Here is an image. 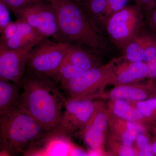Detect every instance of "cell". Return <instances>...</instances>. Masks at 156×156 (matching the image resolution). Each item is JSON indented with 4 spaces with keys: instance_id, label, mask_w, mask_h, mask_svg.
I'll use <instances>...</instances> for the list:
<instances>
[{
    "instance_id": "1",
    "label": "cell",
    "mask_w": 156,
    "mask_h": 156,
    "mask_svg": "<svg viewBox=\"0 0 156 156\" xmlns=\"http://www.w3.org/2000/svg\"><path fill=\"white\" fill-rule=\"evenodd\" d=\"M17 104L48 132L58 126L65 98L52 78L25 72L19 83Z\"/></svg>"
},
{
    "instance_id": "2",
    "label": "cell",
    "mask_w": 156,
    "mask_h": 156,
    "mask_svg": "<svg viewBox=\"0 0 156 156\" xmlns=\"http://www.w3.org/2000/svg\"><path fill=\"white\" fill-rule=\"evenodd\" d=\"M56 11L58 24L56 41L80 45L96 53L107 50L106 41L99 29L74 0H46Z\"/></svg>"
},
{
    "instance_id": "3",
    "label": "cell",
    "mask_w": 156,
    "mask_h": 156,
    "mask_svg": "<svg viewBox=\"0 0 156 156\" xmlns=\"http://www.w3.org/2000/svg\"><path fill=\"white\" fill-rule=\"evenodd\" d=\"M48 133L17 103L0 115V147L10 156L24 155Z\"/></svg>"
},
{
    "instance_id": "4",
    "label": "cell",
    "mask_w": 156,
    "mask_h": 156,
    "mask_svg": "<svg viewBox=\"0 0 156 156\" xmlns=\"http://www.w3.org/2000/svg\"><path fill=\"white\" fill-rule=\"evenodd\" d=\"M114 74L110 62L92 68L59 85L69 98L97 99L102 97L108 85H113Z\"/></svg>"
},
{
    "instance_id": "5",
    "label": "cell",
    "mask_w": 156,
    "mask_h": 156,
    "mask_svg": "<svg viewBox=\"0 0 156 156\" xmlns=\"http://www.w3.org/2000/svg\"><path fill=\"white\" fill-rule=\"evenodd\" d=\"M143 24L142 11L135 4L112 14L107 19L104 27L112 42L123 52L139 34Z\"/></svg>"
},
{
    "instance_id": "6",
    "label": "cell",
    "mask_w": 156,
    "mask_h": 156,
    "mask_svg": "<svg viewBox=\"0 0 156 156\" xmlns=\"http://www.w3.org/2000/svg\"><path fill=\"white\" fill-rule=\"evenodd\" d=\"M72 44L47 38L31 50L25 72L52 78Z\"/></svg>"
},
{
    "instance_id": "7",
    "label": "cell",
    "mask_w": 156,
    "mask_h": 156,
    "mask_svg": "<svg viewBox=\"0 0 156 156\" xmlns=\"http://www.w3.org/2000/svg\"><path fill=\"white\" fill-rule=\"evenodd\" d=\"M98 103L94 99L69 98L65 103L60 122L50 132L70 138L85 127Z\"/></svg>"
},
{
    "instance_id": "8",
    "label": "cell",
    "mask_w": 156,
    "mask_h": 156,
    "mask_svg": "<svg viewBox=\"0 0 156 156\" xmlns=\"http://www.w3.org/2000/svg\"><path fill=\"white\" fill-rule=\"evenodd\" d=\"M14 14L17 19L27 23L44 37L57 40L58 34L57 15L53 6L46 0L29 6Z\"/></svg>"
},
{
    "instance_id": "9",
    "label": "cell",
    "mask_w": 156,
    "mask_h": 156,
    "mask_svg": "<svg viewBox=\"0 0 156 156\" xmlns=\"http://www.w3.org/2000/svg\"><path fill=\"white\" fill-rule=\"evenodd\" d=\"M98 63L95 53L80 45L71 44L58 70L51 78L61 85L92 68L99 66Z\"/></svg>"
},
{
    "instance_id": "10",
    "label": "cell",
    "mask_w": 156,
    "mask_h": 156,
    "mask_svg": "<svg viewBox=\"0 0 156 156\" xmlns=\"http://www.w3.org/2000/svg\"><path fill=\"white\" fill-rule=\"evenodd\" d=\"M45 38L27 23L17 19L0 34V44L11 50L32 49Z\"/></svg>"
},
{
    "instance_id": "11",
    "label": "cell",
    "mask_w": 156,
    "mask_h": 156,
    "mask_svg": "<svg viewBox=\"0 0 156 156\" xmlns=\"http://www.w3.org/2000/svg\"><path fill=\"white\" fill-rule=\"evenodd\" d=\"M32 49L11 50L0 44V79L19 84Z\"/></svg>"
},
{
    "instance_id": "12",
    "label": "cell",
    "mask_w": 156,
    "mask_h": 156,
    "mask_svg": "<svg viewBox=\"0 0 156 156\" xmlns=\"http://www.w3.org/2000/svg\"><path fill=\"white\" fill-rule=\"evenodd\" d=\"M108 128L107 109L99 102L91 119L75 135L80 137L90 149L102 148Z\"/></svg>"
},
{
    "instance_id": "13",
    "label": "cell",
    "mask_w": 156,
    "mask_h": 156,
    "mask_svg": "<svg viewBox=\"0 0 156 156\" xmlns=\"http://www.w3.org/2000/svg\"><path fill=\"white\" fill-rule=\"evenodd\" d=\"M110 63L114 74L113 85L115 87L139 83L147 79L148 69L147 63L144 62L128 61L122 56L112 59Z\"/></svg>"
},
{
    "instance_id": "14",
    "label": "cell",
    "mask_w": 156,
    "mask_h": 156,
    "mask_svg": "<svg viewBox=\"0 0 156 156\" xmlns=\"http://www.w3.org/2000/svg\"><path fill=\"white\" fill-rule=\"evenodd\" d=\"M156 96V81L146 83H137L115 86L108 93H104L102 98L109 99H121L136 102Z\"/></svg>"
},
{
    "instance_id": "15",
    "label": "cell",
    "mask_w": 156,
    "mask_h": 156,
    "mask_svg": "<svg viewBox=\"0 0 156 156\" xmlns=\"http://www.w3.org/2000/svg\"><path fill=\"white\" fill-rule=\"evenodd\" d=\"M70 139L67 136L48 132L24 155L70 156L74 145Z\"/></svg>"
},
{
    "instance_id": "16",
    "label": "cell",
    "mask_w": 156,
    "mask_h": 156,
    "mask_svg": "<svg viewBox=\"0 0 156 156\" xmlns=\"http://www.w3.org/2000/svg\"><path fill=\"white\" fill-rule=\"evenodd\" d=\"M108 128L111 135L115 139L126 145L133 146L136 136L141 132H147L146 126L115 115L107 108Z\"/></svg>"
},
{
    "instance_id": "17",
    "label": "cell",
    "mask_w": 156,
    "mask_h": 156,
    "mask_svg": "<svg viewBox=\"0 0 156 156\" xmlns=\"http://www.w3.org/2000/svg\"><path fill=\"white\" fill-rule=\"evenodd\" d=\"M107 109L119 118L141 124L150 130L151 124L131 102L121 99H109Z\"/></svg>"
},
{
    "instance_id": "18",
    "label": "cell",
    "mask_w": 156,
    "mask_h": 156,
    "mask_svg": "<svg viewBox=\"0 0 156 156\" xmlns=\"http://www.w3.org/2000/svg\"><path fill=\"white\" fill-rule=\"evenodd\" d=\"M80 5L94 25L99 29L104 27L107 19L106 0H87Z\"/></svg>"
},
{
    "instance_id": "19",
    "label": "cell",
    "mask_w": 156,
    "mask_h": 156,
    "mask_svg": "<svg viewBox=\"0 0 156 156\" xmlns=\"http://www.w3.org/2000/svg\"><path fill=\"white\" fill-rule=\"evenodd\" d=\"M19 93V84L0 79V115L17 103Z\"/></svg>"
},
{
    "instance_id": "20",
    "label": "cell",
    "mask_w": 156,
    "mask_h": 156,
    "mask_svg": "<svg viewBox=\"0 0 156 156\" xmlns=\"http://www.w3.org/2000/svg\"><path fill=\"white\" fill-rule=\"evenodd\" d=\"M144 34H139L126 46L123 51V57L134 62H143Z\"/></svg>"
},
{
    "instance_id": "21",
    "label": "cell",
    "mask_w": 156,
    "mask_h": 156,
    "mask_svg": "<svg viewBox=\"0 0 156 156\" xmlns=\"http://www.w3.org/2000/svg\"><path fill=\"white\" fill-rule=\"evenodd\" d=\"M131 102L151 125L156 122V96L141 101Z\"/></svg>"
},
{
    "instance_id": "22",
    "label": "cell",
    "mask_w": 156,
    "mask_h": 156,
    "mask_svg": "<svg viewBox=\"0 0 156 156\" xmlns=\"http://www.w3.org/2000/svg\"><path fill=\"white\" fill-rule=\"evenodd\" d=\"M109 149L112 154L122 156H136L133 146H128L115 139L110 134L108 136Z\"/></svg>"
},
{
    "instance_id": "23",
    "label": "cell",
    "mask_w": 156,
    "mask_h": 156,
    "mask_svg": "<svg viewBox=\"0 0 156 156\" xmlns=\"http://www.w3.org/2000/svg\"><path fill=\"white\" fill-rule=\"evenodd\" d=\"M147 132L140 133L134 143V149L136 156H154L151 146V140L147 135Z\"/></svg>"
},
{
    "instance_id": "24",
    "label": "cell",
    "mask_w": 156,
    "mask_h": 156,
    "mask_svg": "<svg viewBox=\"0 0 156 156\" xmlns=\"http://www.w3.org/2000/svg\"><path fill=\"white\" fill-rule=\"evenodd\" d=\"M144 35L143 62L147 63L156 55V38L150 35Z\"/></svg>"
},
{
    "instance_id": "25",
    "label": "cell",
    "mask_w": 156,
    "mask_h": 156,
    "mask_svg": "<svg viewBox=\"0 0 156 156\" xmlns=\"http://www.w3.org/2000/svg\"><path fill=\"white\" fill-rule=\"evenodd\" d=\"M13 14L31 5L45 0H2Z\"/></svg>"
},
{
    "instance_id": "26",
    "label": "cell",
    "mask_w": 156,
    "mask_h": 156,
    "mask_svg": "<svg viewBox=\"0 0 156 156\" xmlns=\"http://www.w3.org/2000/svg\"><path fill=\"white\" fill-rule=\"evenodd\" d=\"M10 9L0 0V34L11 22Z\"/></svg>"
},
{
    "instance_id": "27",
    "label": "cell",
    "mask_w": 156,
    "mask_h": 156,
    "mask_svg": "<svg viewBox=\"0 0 156 156\" xmlns=\"http://www.w3.org/2000/svg\"><path fill=\"white\" fill-rule=\"evenodd\" d=\"M107 3V19L112 14L128 5L130 0H106Z\"/></svg>"
},
{
    "instance_id": "28",
    "label": "cell",
    "mask_w": 156,
    "mask_h": 156,
    "mask_svg": "<svg viewBox=\"0 0 156 156\" xmlns=\"http://www.w3.org/2000/svg\"><path fill=\"white\" fill-rule=\"evenodd\" d=\"M135 5L142 11L150 13L156 7V0H134Z\"/></svg>"
},
{
    "instance_id": "29",
    "label": "cell",
    "mask_w": 156,
    "mask_h": 156,
    "mask_svg": "<svg viewBox=\"0 0 156 156\" xmlns=\"http://www.w3.org/2000/svg\"><path fill=\"white\" fill-rule=\"evenodd\" d=\"M147 63L148 69L147 79L150 80L156 81V55L152 59Z\"/></svg>"
},
{
    "instance_id": "30",
    "label": "cell",
    "mask_w": 156,
    "mask_h": 156,
    "mask_svg": "<svg viewBox=\"0 0 156 156\" xmlns=\"http://www.w3.org/2000/svg\"><path fill=\"white\" fill-rule=\"evenodd\" d=\"M70 156H88V152L74 144Z\"/></svg>"
},
{
    "instance_id": "31",
    "label": "cell",
    "mask_w": 156,
    "mask_h": 156,
    "mask_svg": "<svg viewBox=\"0 0 156 156\" xmlns=\"http://www.w3.org/2000/svg\"><path fill=\"white\" fill-rule=\"evenodd\" d=\"M149 23L151 27L156 30V7L149 13Z\"/></svg>"
},
{
    "instance_id": "32",
    "label": "cell",
    "mask_w": 156,
    "mask_h": 156,
    "mask_svg": "<svg viewBox=\"0 0 156 156\" xmlns=\"http://www.w3.org/2000/svg\"><path fill=\"white\" fill-rule=\"evenodd\" d=\"M151 144L154 154V156H156V136L151 140Z\"/></svg>"
},
{
    "instance_id": "33",
    "label": "cell",
    "mask_w": 156,
    "mask_h": 156,
    "mask_svg": "<svg viewBox=\"0 0 156 156\" xmlns=\"http://www.w3.org/2000/svg\"><path fill=\"white\" fill-rule=\"evenodd\" d=\"M9 154L0 147V156H9Z\"/></svg>"
},
{
    "instance_id": "34",
    "label": "cell",
    "mask_w": 156,
    "mask_h": 156,
    "mask_svg": "<svg viewBox=\"0 0 156 156\" xmlns=\"http://www.w3.org/2000/svg\"><path fill=\"white\" fill-rule=\"evenodd\" d=\"M151 130L152 131L154 134L156 136V122L153 123L151 126Z\"/></svg>"
},
{
    "instance_id": "35",
    "label": "cell",
    "mask_w": 156,
    "mask_h": 156,
    "mask_svg": "<svg viewBox=\"0 0 156 156\" xmlns=\"http://www.w3.org/2000/svg\"><path fill=\"white\" fill-rule=\"evenodd\" d=\"M75 1L78 3V4H80V5H81L82 3H84V2H86L87 0H74Z\"/></svg>"
}]
</instances>
